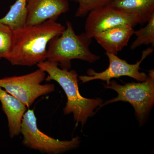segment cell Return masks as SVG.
<instances>
[{"mask_svg": "<svg viewBox=\"0 0 154 154\" xmlns=\"http://www.w3.org/2000/svg\"><path fill=\"white\" fill-rule=\"evenodd\" d=\"M65 29L56 21L47 20L14 30L12 48L6 59L14 66H28L47 60L48 45Z\"/></svg>", "mask_w": 154, "mask_h": 154, "instance_id": "cell-1", "label": "cell"}, {"mask_svg": "<svg viewBox=\"0 0 154 154\" xmlns=\"http://www.w3.org/2000/svg\"><path fill=\"white\" fill-rule=\"evenodd\" d=\"M36 65L48 75L45 80L55 81L63 88L67 99L64 113L65 115L72 113L76 125L81 123L83 127L88 118L95 115V110L99 107L101 108L103 99H88L81 95L78 84L79 76L75 70L69 71L59 68L57 63L48 60Z\"/></svg>", "mask_w": 154, "mask_h": 154, "instance_id": "cell-2", "label": "cell"}, {"mask_svg": "<svg viewBox=\"0 0 154 154\" xmlns=\"http://www.w3.org/2000/svg\"><path fill=\"white\" fill-rule=\"evenodd\" d=\"M92 38L85 33L77 35L72 23H66V27L60 35L52 38L48 43L47 60L59 64L61 69L69 70L73 60L94 63L100 59L90 49Z\"/></svg>", "mask_w": 154, "mask_h": 154, "instance_id": "cell-3", "label": "cell"}, {"mask_svg": "<svg viewBox=\"0 0 154 154\" xmlns=\"http://www.w3.org/2000/svg\"><path fill=\"white\" fill-rule=\"evenodd\" d=\"M104 85L105 88L116 91L118 96L106 101L101 107L119 101L128 102L133 107L140 125L144 123L154 104V69L149 70L146 79L142 82L127 83L122 85L112 80Z\"/></svg>", "mask_w": 154, "mask_h": 154, "instance_id": "cell-4", "label": "cell"}, {"mask_svg": "<svg viewBox=\"0 0 154 154\" xmlns=\"http://www.w3.org/2000/svg\"><path fill=\"white\" fill-rule=\"evenodd\" d=\"M20 134L25 147L48 154H59L78 148L81 143L79 137L70 140H60L51 137L38 128L34 110L26 111L21 124Z\"/></svg>", "mask_w": 154, "mask_h": 154, "instance_id": "cell-5", "label": "cell"}, {"mask_svg": "<svg viewBox=\"0 0 154 154\" xmlns=\"http://www.w3.org/2000/svg\"><path fill=\"white\" fill-rule=\"evenodd\" d=\"M45 75V72L38 68L23 75L0 79V87L29 107L38 97L55 91L53 84L42 85Z\"/></svg>", "mask_w": 154, "mask_h": 154, "instance_id": "cell-6", "label": "cell"}, {"mask_svg": "<svg viewBox=\"0 0 154 154\" xmlns=\"http://www.w3.org/2000/svg\"><path fill=\"white\" fill-rule=\"evenodd\" d=\"M152 47H149L142 52L140 60L135 64L128 63L126 60L121 59L113 54L106 52L109 61L108 67L104 71L97 72L93 69H89L87 71L88 75H81L78 77L82 83L88 82L95 80L105 81L107 85L113 79H118L122 76H128L134 79L139 82L145 81L147 75L139 71L141 63L144 60L151 54L153 51Z\"/></svg>", "mask_w": 154, "mask_h": 154, "instance_id": "cell-7", "label": "cell"}, {"mask_svg": "<svg viewBox=\"0 0 154 154\" xmlns=\"http://www.w3.org/2000/svg\"><path fill=\"white\" fill-rule=\"evenodd\" d=\"M140 24V19L137 15L123 13L109 4L88 13L85 33L93 38L98 33L118 25H127L134 28Z\"/></svg>", "mask_w": 154, "mask_h": 154, "instance_id": "cell-8", "label": "cell"}, {"mask_svg": "<svg viewBox=\"0 0 154 154\" xmlns=\"http://www.w3.org/2000/svg\"><path fill=\"white\" fill-rule=\"evenodd\" d=\"M25 26L38 25L47 20L56 21L69 11V0H27Z\"/></svg>", "mask_w": 154, "mask_h": 154, "instance_id": "cell-9", "label": "cell"}, {"mask_svg": "<svg viewBox=\"0 0 154 154\" xmlns=\"http://www.w3.org/2000/svg\"><path fill=\"white\" fill-rule=\"evenodd\" d=\"M134 31L130 25H119L98 33L94 38L106 52L117 55L127 46Z\"/></svg>", "mask_w": 154, "mask_h": 154, "instance_id": "cell-10", "label": "cell"}, {"mask_svg": "<svg viewBox=\"0 0 154 154\" xmlns=\"http://www.w3.org/2000/svg\"><path fill=\"white\" fill-rule=\"evenodd\" d=\"M0 102L8 119L10 137L13 139L19 136L22 119L27 110V106L1 87Z\"/></svg>", "mask_w": 154, "mask_h": 154, "instance_id": "cell-11", "label": "cell"}, {"mask_svg": "<svg viewBox=\"0 0 154 154\" xmlns=\"http://www.w3.org/2000/svg\"><path fill=\"white\" fill-rule=\"evenodd\" d=\"M109 4L123 13L137 15L140 25L147 23L154 14V0H113Z\"/></svg>", "mask_w": 154, "mask_h": 154, "instance_id": "cell-12", "label": "cell"}, {"mask_svg": "<svg viewBox=\"0 0 154 154\" xmlns=\"http://www.w3.org/2000/svg\"><path fill=\"white\" fill-rule=\"evenodd\" d=\"M27 0H17L5 16L0 19V23L9 26L13 30L26 25L27 19Z\"/></svg>", "mask_w": 154, "mask_h": 154, "instance_id": "cell-13", "label": "cell"}, {"mask_svg": "<svg viewBox=\"0 0 154 154\" xmlns=\"http://www.w3.org/2000/svg\"><path fill=\"white\" fill-rule=\"evenodd\" d=\"M145 27L140 30L134 31V34L137 36L136 39L131 43L130 48L136 49L142 45H149L151 44L154 46V14L147 22Z\"/></svg>", "mask_w": 154, "mask_h": 154, "instance_id": "cell-14", "label": "cell"}, {"mask_svg": "<svg viewBox=\"0 0 154 154\" xmlns=\"http://www.w3.org/2000/svg\"><path fill=\"white\" fill-rule=\"evenodd\" d=\"M14 30L7 25L0 23V59H6L11 52Z\"/></svg>", "mask_w": 154, "mask_h": 154, "instance_id": "cell-15", "label": "cell"}, {"mask_svg": "<svg viewBox=\"0 0 154 154\" xmlns=\"http://www.w3.org/2000/svg\"><path fill=\"white\" fill-rule=\"evenodd\" d=\"M113 0H77L79 8L76 12V17H83L89 12L110 4Z\"/></svg>", "mask_w": 154, "mask_h": 154, "instance_id": "cell-16", "label": "cell"}]
</instances>
